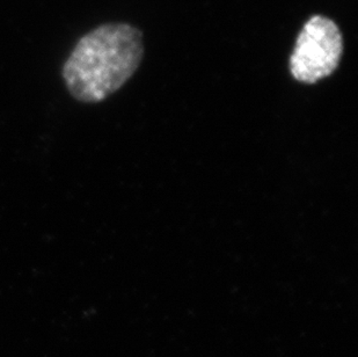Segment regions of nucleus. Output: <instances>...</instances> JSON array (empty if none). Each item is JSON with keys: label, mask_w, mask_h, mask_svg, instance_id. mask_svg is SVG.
Segmentation results:
<instances>
[{"label": "nucleus", "mask_w": 358, "mask_h": 357, "mask_svg": "<svg viewBox=\"0 0 358 357\" xmlns=\"http://www.w3.org/2000/svg\"><path fill=\"white\" fill-rule=\"evenodd\" d=\"M343 54V37L338 24L324 15L310 18L301 28L290 57L292 77L315 84L334 74Z\"/></svg>", "instance_id": "f03ea898"}, {"label": "nucleus", "mask_w": 358, "mask_h": 357, "mask_svg": "<svg viewBox=\"0 0 358 357\" xmlns=\"http://www.w3.org/2000/svg\"><path fill=\"white\" fill-rule=\"evenodd\" d=\"M144 56L142 31L128 24H105L81 37L63 65L72 98L98 104L135 74Z\"/></svg>", "instance_id": "f257e3e1"}]
</instances>
